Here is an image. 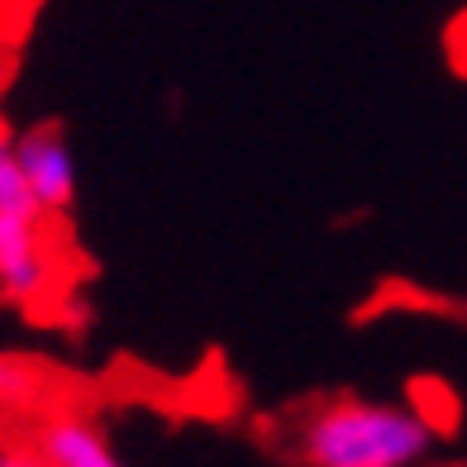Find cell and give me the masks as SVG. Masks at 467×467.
I'll use <instances>...</instances> for the list:
<instances>
[{"mask_svg": "<svg viewBox=\"0 0 467 467\" xmlns=\"http://www.w3.org/2000/svg\"><path fill=\"white\" fill-rule=\"evenodd\" d=\"M439 424L396 400L329 396L291 424V453L301 467H420L434 453Z\"/></svg>", "mask_w": 467, "mask_h": 467, "instance_id": "obj_1", "label": "cell"}, {"mask_svg": "<svg viewBox=\"0 0 467 467\" xmlns=\"http://www.w3.org/2000/svg\"><path fill=\"white\" fill-rule=\"evenodd\" d=\"M19 434L44 453L48 467H130L105 434V424L81 406H38L19 424Z\"/></svg>", "mask_w": 467, "mask_h": 467, "instance_id": "obj_2", "label": "cell"}, {"mask_svg": "<svg viewBox=\"0 0 467 467\" xmlns=\"http://www.w3.org/2000/svg\"><path fill=\"white\" fill-rule=\"evenodd\" d=\"M53 253H48V215L0 210V301L38 306L53 291Z\"/></svg>", "mask_w": 467, "mask_h": 467, "instance_id": "obj_3", "label": "cell"}, {"mask_svg": "<svg viewBox=\"0 0 467 467\" xmlns=\"http://www.w3.org/2000/svg\"><path fill=\"white\" fill-rule=\"evenodd\" d=\"M15 153H19L34 201L44 205V215L48 220L67 215L77 201V153H72L67 134L57 124H34V130L15 134Z\"/></svg>", "mask_w": 467, "mask_h": 467, "instance_id": "obj_4", "label": "cell"}, {"mask_svg": "<svg viewBox=\"0 0 467 467\" xmlns=\"http://www.w3.org/2000/svg\"><path fill=\"white\" fill-rule=\"evenodd\" d=\"M48 368L25 353H0V424H25L38 406H48Z\"/></svg>", "mask_w": 467, "mask_h": 467, "instance_id": "obj_5", "label": "cell"}, {"mask_svg": "<svg viewBox=\"0 0 467 467\" xmlns=\"http://www.w3.org/2000/svg\"><path fill=\"white\" fill-rule=\"evenodd\" d=\"M0 210H19V215H44V205L34 201V191L25 182V167L15 153V130L0 119Z\"/></svg>", "mask_w": 467, "mask_h": 467, "instance_id": "obj_6", "label": "cell"}, {"mask_svg": "<svg viewBox=\"0 0 467 467\" xmlns=\"http://www.w3.org/2000/svg\"><path fill=\"white\" fill-rule=\"evenodd\" d=\"M0 467H48V462H44V453H38L19 430L0 424Z\"/></svg>", "mask_w": 467, "mask_h": 467, "instance_id": "obj_7", "label": "cell"}]
</instances>
